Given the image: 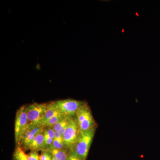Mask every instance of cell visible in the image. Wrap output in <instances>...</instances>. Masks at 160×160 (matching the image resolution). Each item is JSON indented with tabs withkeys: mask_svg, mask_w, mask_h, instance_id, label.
<instances>
[{
	"mask_svg": "<svg viewBox=\"0 0 160 160\" xmlns=\"http://www.w3.org/2000/svg\"><path fill=\"white\" fill-rule=\"evenodd\" d=\"M65 116L62 114H60L57 115L52 117L51 118L49 119L48 121L44 125L43 127L44 128H50V127H52L53 126L57 124L58 122H59L62 119L65 117Z\"/></svg>",
	"mask_w": 160,
	"mask_h": 160,
	"instance_id": "obj_12",
	"label": "cell"
},
{
	"mask_svg": "<svg viewBox=\"0 0 160 160\" xmlns=\"http://www.w3.org/2000/svg\"><path fill=\"white\" fill-rule=\"evenodd\" d=\"M52 160H58L57 159L54 158H53V159H52Z\"/></svg>",
	"mask_w": 160,
	"mask_h": 160,
	"instance_id": "obj_19",
	"label": "cell"
},
{
	"mask_svg": "<svg viewBox=\"0 0 160 160\" xmlns=\"http://www.w3.org/2000/svg\"><path fill=\"white\" fill-rule=\"evenodd\" d=\"M56 106L61 113L66 117L76 116L83 102L72 99L54 101Z\"/></svg>",
	"mask_w": 160,
	"mask_h": 160,
	"instance_id": "obj_6",
	"label": "cell"
},
{
	"mask_svg": "<svg viewBox=\"0 0 160 160\" xmlns=\"http://www.w3.org/2000/svg\"><path fill=\"white\" fill-rule=\"evenodd\" d=\"M13 158L18 160H28L27 154L21 146H17L13 153Z\"/></svg>",
	"mask_w": 160,
	"mask_h": 160,
	"instance_id": "obj_13",
	"label": "cell"
},
{
	"mask_svg": "<svg viewBox=\"0 0 160 160\" xmlns=\"http://www.w3.org/2000/svg\"><path fill=\"white\" fill-rule=\"evenodd\" d=\"M44 132V130L34 138L29 144L27 149H30L31 151H43L46 149Z\"/></svg>",
	"mask_w": 160,
	"mask_h": 160,
	"instance_id": "obj_7",
	"label": "cell"
},
{
	"mask_svg": "<svg viewBox=\"0 0 160 160\" xmlns=\"http://www.w3.org/2000/svg\"><path fill=\"white\" fill-rule=\"evenodd\" d=\"M68 160H81L78 156L74 150H70L69 158Z\"/></svg>",
	"mask_w": 160,
	"mask_h": 160,
	"instance_id": "obj_17",
	"label": "cell"
},
{
	"mask_svg": "<svg viewBox=\"0 0 160 160\" xmlns=\"http://www.w3.org/2000/svg\"><path fill=\"white\" fill-rule=\"evenodd\" d=\"M45 128L43 126H35L32 130L31 133H30L29 137L25 140L23 142L21 143L19 146H21L23 149H27L30 143L31 142L32 140L34 138L40 133L44 131Z\"/></svg>",
	"mask_w": 160,
	"mask_h": 160,
	"instance_id": "obj_10",
	"label": "cell"
},
{
	"mask_svg": "<svg viewBox=\"0 0 160 160\" xmlns=\"http://www.w3.org/2000/svg\"><path fill=\"white\" fill-rule=\"evenodd\" d=\"M79 132L76 116L72 117L63 136L64 144L67 149L73 150L77 142Z\"/></svg>",
	"mask_w": 160,
	"mask_h": 160,
	"instance_id": "obj_4",
	"label": "cell"
},
{
	"mask_svg": "<svg viewBox=\"0 0 160 160\" xmlns=\"http://www.w3.org/2000/svg\"><path fill=\"white\" fill-rule=\"evenodd\" d=\"M46 103L35 102L26 106L28 116V124L34 126H42V119L45 110Z\"/></svg>",
	"mask_w": 160,
	"mask_h": 160,
	"instance_id": "obj_3",
	"label": "cell"
},
{
	"mask_svg": "<svg viewBox=\"0 0 160 160\" xmlns=\"http://www.w3.org/2000/svg\"><path fill=\"white\" fill-rule=\"evenodd\" d=\"M13 159H14V160H18L17 159L14 158H13Z\"/></svg>",
	"mask_w": 160,
	"mask_h": 160,
	"instance_id": "obj_20",
	"label": "cell"
},
{
	"mask_svg": "<svg viewBox=\"0 0 160 160\" xmlns=\"http://www.w3.org/2000/svg\"><path fill=\"white\" fill-rule=\"evenodd\" d=\"M60 114H62L56 106L54 102L47 103L46 110L43 116L42 126L52 117Z\"/></svg>",
	"mask_w": 160,
	"mask_h": 160,
	"instance_id": "obj_8",
	"label": "cell"
},
{
	"mask_svg": "<svg viewBox=\"0 0 160 160\" xmlns=\"http://www.w3.org/2000/svg\"><path fill=\"white\" fill-rule=\"evenodd\" d=\"M27 156L28 160H40V156L38 151H31Z\"/></svg>",
	"mask_w": 160,
	"mask_h": 160,
	"instance_id": "obj_16",
	"label": "cell"
},
{
	"mask_svg": "<svg viewBox=\"0 0 160 160\" xmlns=\"http://www.w3.org/2000/svg\"><path fill=\"white\" fill-rule=\"evenodd\" d=\"M53 158L52 154L46 150L42 151V154L40 156V160H52Z\"/></svg>",
	"mask_w": 160,
	"mask_h": 160,
	"instance_id": "obj_15",
	"label": "cell"
},
{
	"mask_svg": "<svg viewBox=\"0 0 160 160\" xmlns=\"http://www.w3.org/2000/svg\"><path fill=\"white\" fill-rule=\"evenodd\" d=\"M55 139L58 141L64 144V141H63V138L62 136L60 133V132H55Z\"/></svg>",
	"mask_w": 160,
	"mask_h": 160,
	"instance_id": "obj_18",
	"label": "cell"
},
{
	"mask_svg": "<svg viewBox=\"0 0 160 160\" xmlns=\"http://www.w3.org/2000/svg\"><path fill=\"white\" fill-rule=\"evenodd\" d=\"M49 152L54 158L58 160H68L69 158L70 149L65 148L63 149H45Z\"/></svg>",
	"mask_w": 160,
	"mask_h": 160,
	"instance_id": "obj_9",
	"label": "cell"
},
{
	"mask_svg": "<svg viewBox=\"0 0 160 160\" xmlns=\"http://www.w3.org/2000/svg\"><path fill=\"white\" fill-rule=\"evenodd\" d=\"M96 127L85 131H80L77 142L73 150L81 160H86Z\"/></svg>",
	"mask_w": 160,
	"mask_h": 160,
	"instance_id": "obj_1",
	"label": "cell"
},
{
	"mask_svg": "<svg viewBox=\"0 0 160 160\" xmlns=\"http://www.w3.org/2000/svg\"><path fill=\"white\" fill-rule=\"evenodd\" d=\"M70 117H65L64 118L58 122L52 127L55 132H60L62 135L63 136L66 131L67 126L70 122L71 118Z\"/></svg>",
	"mask_w": 160,
	"mask_h": 160,
	"instance_id": "obj_11",
	"label": "cell"
},
{
	"mask_svg": "<svg viewBox=\"0 0 160 160\" xmlns=\"http://www.w3.org/2000/svg\"><path fill=\"white\" fill-rule=\"evenodd\" d=\"M28 126V116L26 109V106H22L18 109L16 114L15 121L14 135L15 142L17 146L21 137Z\"/></svg>",
	"mask_w": 160,
	"mask_h": 160,
	"instance_id": "obj_5",
	"label": "cell"
},
{
	"mask_svg": "<svg viewBox=\"0 0 160 160\" xmlns=\"http://www.w3.org/2000/svg\"><path fill=\"white\" fill-rule=\"evenodd\" d=\"M67 148L64 144L58 141L54 138L53 143L49 146V149H63Z\"/></svg>",
	"mask_w": 160,
	"mask_h": 160,
	"instance_id": "obj_14",
	"label": "cell"
},
{
	"mask_svg": "<svg viewBox=\"0 0 160 160\" xmlns=\"http://www.w3.org/2000/svg\"><path fill=\"white\" fill-rule=\"evenodd\" d=\"M77 119L80 131H85L96 127V123L93 117L91 109L87 103L83 102L77 112Z\"/></svg>",
	"mask_w": 160,
	"mask_h": 160,
	"instance_id": "obj_2",
	"label": "cell"
}]
</instances>
